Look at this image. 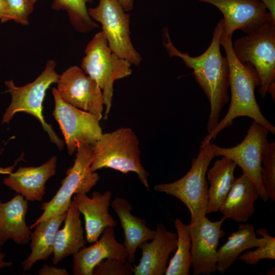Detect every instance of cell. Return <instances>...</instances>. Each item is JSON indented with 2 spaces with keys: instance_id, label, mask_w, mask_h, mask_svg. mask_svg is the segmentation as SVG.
<instances>
[{
  "instance_id": "obj_1",
  "label": "cell",
  "mask_w": 275,
  "mask_h": 275,
  "mask_svg": "<svg viewBox=\"0 0 275 275\" xmlns=\"http://www.w3.org/2000/svg\"><path fill=\"white\" fill-rule=\"evenodd\" d=\"M223 31L222 19L214 29L207 49L198 56L191 57L188 52L183 53L175 46L167 27L162 29V44L169 56L181 58L186 66L193 70L196 81L208 99L210 111L207 123L208 134L217 125L221 111L230 100L229 67L227 57L222 56L220 49V38Z\"/></svg>"
},
{
  "instance_id": "obj_2",
  "label": "cell",
  "mask_w": 275,
  "mask_h": 275,
  "mask_svg": "<svg viewBox=\"0 0 275 275\" xmlns=\"http://www.w3.org/2000/svg\"><path fill=\"white\" fill-rule=\"evenodd\" d=\"M220 44L225 50L229 67L230 104L225 116L201 143L215 139L220 132L231 126L233 120L239 117L251 118L274 134L275 127L262 114L255 97V88L260 85L256 69L251 64H242L237 60L233 50L232 37L227 35L223 31Z\"/></svg>"
},
{
  "instance_id": "obj_3",
  "label": "cell",
  "mask_w": 275,
  "mask_h": 275,
  "mask_svg": "<svg viewBox=\"0 0 275 275\" xmlns=\"http://www.w3.org/2000/svg\"><path fill=\"white\" fill-rule=\"evenodd\" d=\"M140 154L139 141L134 132L129 127H120L102 133L93 145L91 168L93 172L110 168L125 175L134 172L149 191V174L142 164Z\"/></svg>"
},
{
  "instance_id": "obj_4",
  "label": "cell",
  "mask_w": 275,
  "mask_h": 275,
  "mask_svg": "<svg viewBox=\"0 0 275 275\" xmlns=\"http://www.w3.org/2000/svg\"><path fill=\"white\" fill-rule=\"evenodd\" d=\"M85 53L81 68L101 89L105 106L103 118L107 120L112 106L114 84L132 74L131 64L113 51L102 31L89 42Z\"/></svg>"
},
{
  "instance_id": "obj_5",
  "label": "cell",
  "mask_w": 275,
  "mask_h": 275,
  "mask_svg": "<svg viewBox=\"0 0 275 275\" xmlns=\"http://www.w3.org/2000/svg\"><path fill=\"white\" fill-rule=\"evenodd\" d=\"M56 65L54 60H49L42 73L33 81L22 87L16 86L12 80L5 82L7 88L5 93L11 95V101L3 115L2 123L9 124L18 112L30 114L40 121L51 142L54 143L59 150H62L64 147V142L58 136L51 125L46 123L43 115V102L45 93L50 85L59 81L60 75L56 71Z\"/></svg>"
},
{
  "instance_id": "obj_6",
  "label": "cell",
  "mask_w": 275,
  "mask_h": 275,
  "mask_svg": "<svg viewBox=\"0 0 275 275\" xmlns=\"http://www.w3.org/2000/svg\"><path fill=\"white\" fill-rule=\"evenodd\" d=\"M210 144L211 142L201 143L197 157L192 160L190 169L184 176L174 182L154 186L155 191L180 200L189 210L190 222L207 214L208 182L206 175L211 160L215 157Z\"/></svg>"
},
{
  "instance_id": "obj_7",
  "label": "cell",
  "mask_w": 275,
  "mask_h": 275,
  "mask_svg": "<svg viewBox=\"0 0 275 275\" xmlns=\"http://www.w3.org/2000/svg\"><path fill=\"white\" fill-rule=\"evenodd\" d=\"M76 152L73 165L67 170L66 176L62 180L60 188L50 201L42 203L41 209L43 212L29 226L31 230L43 221L67 212L74 195L87 194L99 180L98 174L91 168L93 146L80 144Z\"/></svg>"
},
{
  "instance_id": "obj_8",
  "label": "cell",
  "mask_w": 275,
  "mask_h": 275,
  "mask_svg": "<svg viewBox=\"0 0 275 275\" xmlns=\"http://www.w3.org/2000/svg\"><path fill=\"white\" fill-rule=\"evenodd\" d=\"M233 52L242 64L250 63L260 80L258 92L265 98L269 85L275 83V22H266L232 43Z\"/></svg>"
},
{
  "instance_id": "obj_9",
  "label": "cell",
  "mask_w": 275,
  "mask_h": 275,
  "mask_svg": "<svg viewBox=\"0 0 275 275\" xmlns=\"http://www.w3.org/2000/svg\"><path fill=\"white\" fill-rule=\"evenodd\" d=\"M91 18L99 22L108 46L120 57L139 66L142 57L130 38V14L118 0H99L98 5L88 9Z\"/></svg>"
},
{
  "instance_id": "obj_10",
  "label": "cell",
  "mask_w": 275,
  "mask_h": 275,
  "mask_svg": "<svg viewBox=\"0 0 275 275\" xmlns=\"http://www.w3.org/2000/svg\"><path fill=\"white\" fill-rule=\"evenodd\" d=\"M268 129L255 120L250 126L242 141L235 146L223 148L210 144V148L215 157H226L240 167L253 182L258 191L259 197L264 201L269 199L261 180L262 156L268 143Z\"/></svg>"
},
{
  "instance_id": "obj_11",
  "label": "cell",
  "mask_w": 275,
  "mask_h": 275,
  "mask_svg": "<svg viewBox=\"0 0 275 275\" xmlns=\"http://www.w3.org/2000/svg\"><path fill=\"white\" fill-rule=\"evenodd\" d=\"M52 93L54 101L52 115L64 137L68 154L72 155L80 144L93 146L102 134L100 120L64 101L56 88H52Z\"/></svg>"
},
{
  "instance_id": "obj_12",
  "label": "cell",
  "mask_w": 275,
  "mask_h": 275,
  "mask_svg": "<svg viewBox=\"0 0 275 275\" xmlns=\"http://www.w3.org/2000/svg\"><path fill=\"white\" fill-rule=\"evenodd\" d=\"M226 219L212 222L205 215L187 225L194 275H210L217 270V247L226 234L222 229Z\"/></svg>"
},
{
  "instance_id": "obj_13",
  "label": "cell",
  "mask_w": 275,
  "mask_h": 275,
  "mask_svg": "<svg viewBox=\"0 0 275 275\" xmlns=\"http://www.w3.org/2000/svg\"><path fill=\"white\" fill-rule=\"evenodd\" d=\"M57 91L66 102L95 116L103 118V96L97 82L85 73L81 68L69 67L60 75Z\"/></svg>"
},
{
  "instance_id": "obj_14",
  "label": "cell",
  "mask_w": 275,
  "mask_h": 275,
  "mask_svg": "<svg viewBox=\"0 0 275 275\" xmlns=\"http://www.w3.org/2000/svg\"><path fill=\"white\" fill-rule=\"evenodd\" d=\"M197 1L212 5L221 12L224 16L223 33L229 36L232 37L238 30L248 34L263 24L272 21L260 0Z\"/></svg>"
},
{
  "instance_id": "obj_15",
  "label": "cell",
  "mask_w": 275,
  "mask_h": 275,
  "mask_svg": "<svg viewBox=\"0 0 275 275\" xmlns=\"http://www.w3.org/2000/svg\"><path fill=\"white\" fill-rule=\"evenodd\" d=\"M150 242L142 243L139 263L133 267L134 275H163L170 254L177 248V233L168 230L163 224L157 225L155 234Z\"/></svg>"
},
{
  "instance_id": "obj_16",
  "label": "cell",
  "mask_w": 275,
  "mask_h": 275,
  "mask_svg": "<svg viewBox=\"0 0 275 275\" xmlns=\"http://www.w3.org/2000/svg\"><path fill=\"white\" fill-rule=\"evenodd\" d=\"M111 198L110 191L103 194L95 191L92 198L85 193L76 194L72 196L78 211L84 216L86 240L89 243L98 240L105 228H114L117 226L116 221L108 211Z\"/></svg>"
},
{
  "instance_id": "obj_17",
  "label": "cell",
  "mask_w": 275,
  "mask_h": 275,
  "mask_svg": "<svg viewBox=\"0 0 275 275\" xmlns=\"http://www.w3.org/2000/svg\"><path fill=\"white\" fill-rule=\"evenodd\" d=\"M73 274L93 275L94 268L106 259L127 261V252L123 244L116 239L113 227H106L99 240L88 247L84 246L73 256Z\"/></svg>"
},
{
  "instance_id": "obj_18",
  "label": "cell",
  "mask_w": 275,
  "mask_h": 275,
  "mask_svg": "<svg viewBox=\"0 0 275 275\" xmlns=\"http://www.w3.org/2000/svg\"><path fill=\"white\" fill-rule=\"evenodd\" d=\"M57 162V157L53 156L38 167H19L4 178L3 183L27 201H42L46 182L56 173Z\"/></svg>"
},
{
  "instance_id": "obj_19",
  "label": "cell",
  "mask_w": 275,
  "mask_h": 275,
  "mask_svg": "<svg viewBox=\"0 0 275 275\" xmlns=\"http://www.w3.org/2000/svg\"><path fill=\"white\" fill-rule=\"evenodd\" d=\"M28 201L20 194L6 202L0 200V245L9 239L25 245L30 240L31 229L25 222Z\"/></svg>"
},
{
  "instance_id": "obj_20",
  "label": "cell",
  "mask_w": 275,
  "mask_h": 275,
  "mask_svg": "<svg viewBox=\"0 0 275 275\" xmlns=\"http://www.w3.org/2000/svg\"><path fill=\"white\" fill-rule=\"evenodd\" d=\"M111 205L118 215L123 229V245L127 252V261L130 264L135 260V253L143 242L152 239L155 230L147 226L146 221L131 214L132 206L127 199L116 197Z\"/></svg>"
},
{
  "instance_id": "obj_21",
  "label": "cell",
  "mask_w": 275,
  "mask_h": 275,
  "mask_svg": "<svg viewBox=\"0 0 275 275\" xmlns=\"http://www.w3.org/2000/svg\"><path fill=\"white\" fill-rule=\"evenodd\" d=\"M259 197L253 182L244 173L235 178L219 211L226 218L237 223L247 222L254 214V203Z\"/></svg>"
},
{
  "instance_id": "obj_22",
  "label": "cell",
  "mask_w": 275,
  "mask_h": 275,
  "mask_svg": "<svg viewBox=\"0 0 275 275\" xmlns=\"http://www.w3.org/2000/svg\"><path fill=\"white\" fill-rule=\"evenodd\" d=\"M80 214L72 200L67 211L64 225L56 234L52 254L54 265L66 257L73 256L86 244Z\"/></svg>"
},
{
  "instance_id": "obj_23",
  "label": "cell",
  "mask_w": 275,
  "mask_h": 275,
  "mask_svg": "<svg viewBox=\"0 0 275 275\" xmlns=\"http://www.w3.org/2000/svg\"><path fill=\"white\" fill-rule=\"evenodd\" d=\"M236 166L232 160L223 156L217 159L207 171L206 179L210 184L207 214L219 211L234 182Z\"/></svg>"
},
{
  "instance_id": "obj_24",
  "label": "cell",
  "mask_w": 275,
  "mask_h": 275,
  "mask_svg": "<svg viewBox=\"0 0 275 275\" xmlns=\"http://www.w3.org/2000/svg\"><path fill=\"white\" fill-rule=\"evenodd\" d=\"M67 215V212L39 223L31 233L29 257L21 263L24 271L30 270L38 261L47 260L53 254L56 234Z\"/></svg>"
},
{
  "instance_id": "obj_25",
  "label": "cell",
  "mask_w": 275,
  "mask_h": 275,
  "mask_svg": "<svg viewBox=\"0 0 275 275\" xmlns=\"http://www.w3.org/2000/svg\"><path fill=\"white\" fill-rule=\"evenodd\" d=\"M264 239L257 237L254 227L250 224L239 225L227 241L217 250V270L224 273L240 254L250 249L265 244Z\"/></svg>"
},
{
  "instance_id": "obj_26",
  "label": "cell",
  "mask_w": 275,
  "mask_h": 275,
  "mask_svg": "<svg viewBox=\"0 0 275 275\" xmlns=\"http://www.w3.org/2000/svg\"><path fill=\"white\" fill-rule=\"evenodd\" d=\"M177 233V248L167 267L166 275H188L191 267V240L187 227L182 221H174Z\"/></svg>"
},
{
  "instance_id": "obj_27",
  "label": "cell",
  "mask_w": 275,
  "mask_h": 275,
  "mask_svg": "<svg viewBox=\"0 0 275 275\" xmlns=\"http://www.w3.org/2000/svg\"><path fill=\"white\" fill-rule=\"evenodd\" d=\"M93 0H53L52 9L65 10L75 31L85 33L99 28L88 14L87 4Z\"/></svg>"
},
{
  "instance_id": "obj_28",
  "label": "cell",
  "mask_w": 275,
  "mask_h": 275,
  "mask_svg": "<svg viewBox=\"0 0 275 275\" xmlns=\"http://www.w3.org/2000/svg\"><path fill=\"white\" fill-rule=\"evenodd\" d=\"M256 233L262 236L265 241L264 245L257 247L253 251H248L238 258L250 265L256 266L262 259H275V238L270 235L265 228H259Z\"/></svg>"
},
{
  "instance_id": "obj_29",
  "label": "cell",
  "mask_w": 275,
  "mask_h": 275,
  "mask_svg": "<svg viewBox=\"0 0 275 275\" xmlns=\"http://www.w3.org/2000/svg\"><path fill=\"white\" fill-rule=\"evenodd\" d=\"M261 180L269 199L275 201V143H268L262 156Z\"/></svg>"
},
{
  "instance_id": "obj_30",
  "label": "cell",
  "mask_w": 275,
  "mask_h": 275,
  "mask_svg": "<svg viewBox=\"0 0 275 275\" xmlns=\"http://www.w3.org/2000/svg\"><path fill=\"white\" fill-rule=\"evenodd\" d=\"M133 267L127 261L106 259L95 266L93 275H131Z\"/></svg>"
},
{
  "instance_id": "obj_31",
  "label": "cell",
  "mask_w": 275,
  "mask_h": 275,
  "mask_svg": "<svg viewBox=\"0 0 275 275\" xmlns=\"http://www.w3.org/2000/svg\"><path fill=\"white\" fill-rule=\"evenodd\" d=\"M11 20L23 25L29 23V16L33 12L37 0H6Z\"/></svg>"
},
{
  "instance_id": "obj_32",
  "label": "cell",
  "mask_w": 275,
  "mask_h": 275,
  "mask_svg": "<svg viewBox=\"0 0 275 275\" xmlns=\"http://www.w3.org/2000/svg\"><path fill=\"white\" fill-rule=\"evenodd\" d=\"M70 273L65 268H57L44 264L38 271L39 275H69Z\"/></svg>"
},
{
  "instance_id": "obj_33",
  "label": "cell",
  "mask_w": 275,
  "mask_h": 275,
  "mask_svg": "<svg viewBox=\"0 0 275 275\" xmlns=\"http://www.w3.org/2000/svg\"><path fill=\"white\" fill-rule=\"evenodd\" d=\"M0 19L3 23L11 20L6 0H0Z\"/></svg>"
},
{
  "instance_id": "obj_34",
  "label": "cell",
  "mask_w": 275,
  "mask_h": 275,
  "mask_svg": "<svg viewBox=\"0 0 275 275\" xmlns=\"http://www.w3.org/2000/svg\"><path fill=\"white\" fill-rule=\"evenodd\" d=\"M265 6L271 17V20L275 22V0H260Z\"/></svg>"
},
{
  "instance_id": "obj_35",
  "label": "cell",
  "mask_w": 275,
  "mask_h": 275,
  "mask_svg": "<svg viewBox=\"0 0 275 275\" xmlns=\"http://www.w3.org/2000/svg\"><path fill=\"white\" fill-rule=\"evenodd\" d=\"M118 1L126 12L131 10L133 8L134 0H118Z\"/></svg>"
},
{
  "instance_id": "obj_36",
  "label": "cell",
  "mask_w": 275,
  "mask_h": 275,
  "mask_svg": "<svg viewBox=\"0 0 275 275\" xmlns=\"http://www.w3.org/2000/svg\"><path fill=\"white\" fill-rule=\"evenodd\" d=\"M22 159L23 155H21V156L19 157V158L15 161V163L14 164L6 168L0 167V174L8 175L11 174L13 172V171L17 163Z\"/></svg>"
},
{
  "instance_id": "obj_37",
  "label": "cell",
  "mask_w": 275,
  "mask_h": 275,
  "mask_svg": "<svg viewBox=\"0 0 275 275\" xmlns=\"http://www.w3.org/2000/svg\"><path fill=\"white\" fill-rule=\"evenodd\" d=\"M6 255L3 253H0V268H4L12 266V263L11 262H5L4 261Z\"/></svg>"
},
{
  "instance_id": "obj_38",
  "label": "cell",
  "mask_w": 275,
  "mask_h": 275,
  "mask_svg": "<svg viewBox=\"0 0 275 275\" xmlns=\"http://www.w3.org/2000/svg\"><path fill=\"white\" fill-rule=\"evenodd\" d=\"M2 246L0 245V251L1 250Z\"/></svg>"
}]
</instances>
